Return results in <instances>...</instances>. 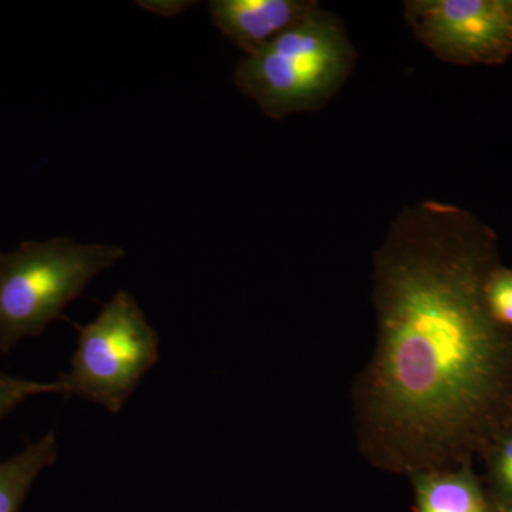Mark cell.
<instances>
[{
	"mask_svg": "<svg viewBox=\"0 0 512 512\" xmlns=\"http://www.w3.org/2000/svg\"><path fill=\"white\" fill-rule=\"evenodd\" d=\"M497 235L436 200L400 212L375 254L376 348L357 380L359 443L393 473L450 470L483 457L512 421V329L485 282Z\"/></svg>",
	"mask_w": 512,
	"mask_h": 512,
	"instance_id": "obj_1",
	"label": "cell"
},
{
	"mask_svg": "<svg viewBox=\"0 0 512 512\" xmlns=\"http://www.w3.org/2000/svg\"><path fill=\"white\" fill-rule=\"evenodd\" d=\"M356 52L338 16L320 6L238 63L235 84L266 117L322 109L342 89Z\"/></svg>",
	"mask_w": 512,
	"mask_h": 512,
	"instance_id": "obj_2",
	"label": "cell"
},
{
	"mask_svg": "<svg viewBox=\"0 0 512 512\" xmlns=\"http://www.w3.org/2000/svg\"><path fill=\"white\" fill-rule=\"evenodd\" d=\"M123 256L119 245L79 244L67 237L25 241L8 254L0 252V353L42 336L97 275Z\"/></svg>",
	"mask_w": 512,
	"mask_h": 512,
	"instance_id": "obj_3",
	"label": "cell"
},
{
	"mask_svg": "<svg viewBox=\"0 0 512 512\" xmlns=\"http://www.w3.org/2000/svg\"><path fill=\"white\" fill-rule=\"evenodd\" d=\"M69 373L60 375L63 396L82 397L119 413L141 379L160 360V338L143 309L119 291L93 322L77 326Z\"/></svg>",
	"mask_w": 512,
	"mask_h": 512,
	"instance_id": "obj_4",
	"label": "cell"
},
{
	"mask_svg": "<svg viewBox=\"0 0 512 512\" xmlns=\"http://www.w3.org/2000/svg\"><path fill=\"white\" fill-rule=\"evenodd\" d=\"M407 23L417 40L451 64H503L512 56L510 0H412Z\"/></svg>",
	"mask_w": 512,
	"mask_h": 512,
	"instance_id": "obj_5",
	"label": "cell"
},
{
	"mask_svg": "<svg viewBox=\"0 0 512 512\" xmlns=\"http://www.w3.org/2000/svg\"><path fill=\"white\" fill-rule=\"evenodd\" d=\"M313 0H212V22L247 56L318 8Z\"/></svg>",
	"mask_w": 512,
	"mask_h": 512,
	"instance_id": "obj_6",
	"label": "cell"
},
{
	"mask_svg": "<svg viewBox=\"0 0 512 512\" xmlns=\"http://www.w3.org/2000/svg\"><path fill=\"white\" fill-rule=\"evenodd\" d=\"M410 478L417 512H493L471 466L423 471Z\"/></svg>",
	"mask_w": 512,
	"mask_h": 512,
	"instance_id": "obj_7",
	"label": "cell"
},
{
	"mask_svg": "<svg viewBox=\"0 0 512 512\" xmlns=\"http://www.w3.org/2000/svg\"><path fill=\"white\" fill-rule=\"evenodd\" d=\"M59 454L55 431L0 463V512H19L30 488L46 467L53 466Z\"/></svg>",
	"mask_w": 512,
	"mask_h": 512,
	"instance_id": "obj_8",
	"label": "cell"
},
{
	"mask_svg": "<svg viewBox=\"0 0 512 512\" xmlns=\"http://www.w3.org/2000/svg\"><path fill=\"white\" fill-rule=\"evenodd\" d=\"M483 458L493 494L491 503L512 501V421L494 437Z\"/></svg>",
	"mask_w": 512,
	"mask_h": 512,
	"instance_id": "obj_9",
	"label": "cell"
},
{
	"mask_svg": "<svg viewBox=\"0 0 512 512\" xmlns=\"http://www.w3.org/2000/svg\"><path fill=\"white\" fill-rule=\"evenodd\" d=\"M42 393L62 394V384L33 382V380L18 379L0 372V420L9 416L29 397Z\"/></svg>",
	"mask_w": 512,
	"mask_h": 512,
	"instance_id": "obj_10",
	"label": "cell"
},
{
	"mask_svg": "<svg viewBox=\"0 0 512 512\" xmlns=\"http://www.w3.org/2000/svg\"><path fill=\"white\" fill-rule=\"evenodd\" d=\"M485 301L491 315L500 325L512 329V269L497 268L485 282Z\"/></svg>",
	"mask_w": 512,
	"mask_h": 512,
	"instance_id": "obj_11",
	"label": "cell"
},
{
	"mask_svg": "<svg viewBox=\"0 0 512 512\" xmlns=\"http://www.w3.org/2000/svg\"><path fill=\"white\" fill-rule=\"evenodd\" d=\"M493 512H512V501L508 503H491Z\"/></svg>",
	"mask_w": 512,
	"mask_h": 512,
	"instance_id": "obj_12",
	"label": "cell"
},
{
	"mask_svg": "<svg viewBox=\"0 0 512 512\" xmlns=\"http://www.w3.org/2000/svg\"><path fill=\"white\" fill-rule=\"evenodd\" d=\"M510 5H511V8H512V0H510Z\"/></svg>",
	"mask_w": 512,
	"mask_h": 512,
	"instance_id": "obj_13",
	"label": "cell"
}]
</instances>
